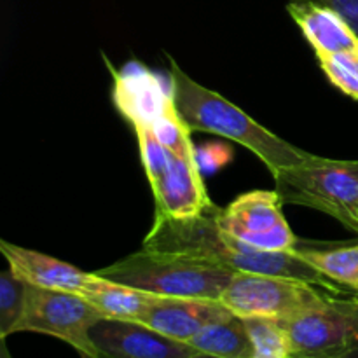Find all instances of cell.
<instances>
[{
  "mask_svg": "<svg viewBox=\"0 0 358 358\" xmlns=\"http://www.w3.org/2000/svg\"><path fill=\"white\" fill-rule=\"evenodd\" d=\"M217 210L219 208L213 206L201 215L182 219L156 213L142 248L196 259L233 273H262L297 278L336 296H353L308 264L294 250L261 252L231 236L217 222Z\"/></svg>",
  "mask_w": 358,
  "mask_h": 358,
  "instance_id": "obj_1",
  "label": "cell"
},
{
  "mask_svg": "<svg viewBox=\"0 0 358 358\" xmlns=\"http://www.w3.org/2000/svg\"><path fill=\"white\" fill-rule=\"evenodd\" d=\"M168 62L175 107L191 131L212 133L238 142L252 150L269 168L271 175L303 163L311 156L266 129L219 93L192 80L173 58L168 56Z\"/></svg>",
  "mask_w": 358,
  "mask_h": 358,
  "instance_id": "obj_2",
  "label": "cell"
},
{
  "mask_svg": "<svg viewBox=\"0 0 358 358\" xmlns=\"http://www.w3.org/2000/svg\"><path fill=\"white\" fill-rule=\"evenodd\" d=\"M96 275L157 296L220 301L234 273L196 259L140 248Z\"/></svg>",
  "mask_w": 358,
  "mask_h": 358,
  "instance_id": "obj_3",
  "label": "cell"
},
{
  "mask_svg": "<svg viewBox=\"0 0 358 358\" xmlns=\"http://www.w3.org/2000/svg\"><path fill=\"white\" fill-rule=\"evenodd\" d=\"M273 178L283 205L324 212L358 234V161L311 154L303 163L280 170Z\"/></svg>",
  "mask_w": 358,
  "mask_h": 358,
  "instance_id": "obj_4",
  "label": "cell"
},
{
  "mask_svg": "<svg viewBox=\"0 0 358 358\" xmlns=\"http://www.w3.org/2000/svg\"><path fill=\"white\" fill-rule=\"evenodd\" d=\"M136 133L147 178L156 203V213L196 217L212 210L213 201L206 194L198 161L182 157L164 145L156 133L143 122H131Z\"/></svg>",
  "mask_w": 358,
  "mask_h": 358,
  "instance_id": "obj_5",
  "label": "cell"
},
{
  "mask_svg": "<svg viewBox=\"0 0 358 358\" xmlns=\"http://www.w3.org/2000/svg\"><path fill=\"white\" fill-rule=\"evenodd\" d=\"M331 292L313 283L262 273H234L220 303L241 318L290 320L327 301Z\"/></svg>",
  "mask_w": 358,
  "mask_h": 358,
  "instance_id": "obj_6",
  "label": "cell"
},
{
  "mask_svg": "<svg viewBox=\"0 0 358 358\" xmlns=\"http://www.w3.org/2000/svg\"><path fill=\"white\" fill-rule=\"evenodd\" d=\"M101 318L103 315L80 294L28 285L24 311L14 332L52 336L69 343L83 358H98L90 331Z\"/></svg>",
  "mask_w": 358,
  "mask_h": 358,
  "instance_id": "obj_7",
  "label": "cell"
},
{
  "mask_svg": "<svg viewBox=\"0 0 358 358\" xmlns=\"http://www.w3.org/2000/svg\"><path fill=\"white\" fill-rule=\"evenodd\" d=\"M294 353L341 358L358 345V296L331 294L324 304L283 322Z\"/></svg>",
  "mask_w": 358,
  "mask_h": 358,
  "instance_id": "obj_8",
  "label": "cell"
},
{
  "mask_svg": "<svg viewBox=\"0 0 358 358\" xmlns=\"http://www.w3.org/2000/svg\"><path fill=\"white\" fill-rule=\"evenodd\" d=\"M275 191H250L238 196L226 210H217L219 226L236 240L261 252H292L297 240L282 213Z\"/></svg>",
  "mask_w": 358,
  "mask_h": 358,
  "instance_id": "obj_9",
  "label": "cell"
},
{
  "mask_svg": "<svg viewBox=\"0 0 358 358\" xmlns=\"http://www.w3.org/2000/svg\"><path fill=\"white\" fill-rule=\"evenodd\" d=\"M90 338L98 358H189L199 353L187 343L131 320L101 318L91 327Z\"/></svg>",
  "mask_w": 358,
  "mask_h": 358,
  "instance_id": "obj_10",
  "label": "cell"
},
{
  "mask_svg": "<svg viewBox=\"0 0 358 358\" xmlns=\"http://www.w3.org/2000/svg\"><path fill=\"white\" fill-rule=\"evenodd\" d=\"M0 252L9 262L10 271L28 285L84 294V290H87V287L98 280L94 273H84L70 266L69 262L49 257L30 248L7 243L3 240L0 241Z\"/></svg>",
  "mask_w": 358,
  "mask_h": 358,
  "instance_id": "obj_11",
  "label": "cell"
},
{
  "mask_svg": "<svg viewBox=\"0 0 358 358\" xmlns=\"http://www.w3.org/2000/svg\"><path fill=\"white\" fill-rule=\"evenodd\" d=\"M234 315L220 301L192 297H161L140 324L177 341L189 343L201 329Z\"/></svg>",
  "mask_w": 358,
  "mask_h": 358,
  "instance_id": "obj_12",
  "label": "cell"
},
{
  "mask_svg": "<svg viewBox=\"0 0 358 358\" xmlns=\"http://www.w3.org/2000/svg\"><path fill=\"white\" fill-rule=\"evenodd\" d=\"M287 10L301 28L317 58L358 45V35L336 10L317 0H292Z\"/></svg>",
  "mask_w": 358,
  "mask_h": 358,
  "instance_id": "obj_13",
  "label": "cell"
},
{
  "mask_svg": "<svg viewBox=\"0 0 358 358\" xmlns=\"http://www.w3.org/2000/svg\"><path fill=\"white\" fill-rule=\"evenodd\" d=\"M80 296L86 297L105 318L131 322H142L150 308L161 297H164L147 292V290L135 289V287L110 282L101 276H98L96 282L87 287V290H84V294Z\"/></svg>",
  "mask_w": 358,
  "mask_h": 358,
  "instance_id": "obj_14",
  "label": "cell"
},
{
  "mask_svg": "<svg viewBox=\"0 0 358 358\" xmlns=\"http://www.w3.org/2000/svg\"><path fill=\"white\" fill-rule=\"evenodd\" d=\"M187 345H191L196 352L219 358L254 357L250 336L243 318L238 315H231L229 318L206 325Z\"/></svg>",
  "mask_w": 358,
  "mask_h": 358,
  "instance_id": "obj_15",
  "label": "cell"
},
{
  "mask_svg": "<svg viewBox=\"0 0 358 358\" xmlns=\"http://www.w3.org/2000/svg\"><path fill=\"white\" fill-rule=\"evenodd\" d=\"M294 252L329 280L358 296V241L336 245L332 248H308L297 245Z\"/></svg>",
  "mask_w": 358,
  "mask_h": 358,
  "instance_id": "obj_16",
  "label": "cell"
},
{
  "mask_svg": "<svg viewBox=\"0 0 358 358\" xmlns=\"http://www.w3.org/2000/svg\"><path fill=\"white\" fill-rule=\"evenodd\" d=\"M243 322L254 348L252 358H292L296 355L289 331L282 320L250 317L243 318Z\"/></svg>",
  "mask_w": 358,
  "mask_h": 358,
  "instance_id": "obj_17",
  "label": "cell"
},
{
  "mask_svg": "<svg viewBox=\"0 0 358 358\" xmlns=\"http://www.w3.org/2000/svg\"><path fill=\"white\" fill-rule=\"evenodd\" d=\"M28 283L17 278L10 269L0 273V338L14 334L24 311Z\"/></svg>",
  "mask_w": 358,
  "mask_h": 358,
  "instance_id": "obj_18",
  "label": "cell"
},
{
  "mask_svg": "<svg viewBox=\"0 0 358 358\" xmlns=\"http://www.w3.org/2000/svg\"><path fill=\"white\" fill-rule=\"evenodd\" d=\"M322 70L346 96L358 100V45L318 58Z\"/></svg>",
  "mask_w": 358,
  "mask_h": 358,
  "instance_id": "obj_19",
  "label": "cell"
},
{
  "mask_svg": "<svg viewBox=\"0 0 358 358\" xmlns=\"http://www.w3.org/2000/svg\"><path fill=\"white\" fill-rule=\"evenodd\" d=\"M339 14L358 35V0H317Z\"/></svg>",
  "mask_w": 358,
  "mask_h": 358,
  "instance_id": "obj_20",
  "label": "cell"
},
{
  "mask_svg": "<svg viewBox=\"0 0 358 358\" xmlns=\"http://www.w3.org/2000/svg\"><path fill=\"white\" fill-rule=\"evenodd\" d=\"M0 358H13L9 353V348L6 345V338H0Z\"/></svg>",
  "mask_w": 358,
  "mask_h": 358,
  "instance_id": "obj_21",
  "label": "cell"
},
{
  "mask_svg": "<svg viewBox=\"0 0 358 358\" xmlns=\"http://www.w3.org/2000/svg\"><path fill=\"white\" fill-rule=\"evenodd\" d=\"M341 358H358V345L353 346L348 353H345Z\"/></svg>",
  "mask_w": 358,
  "mask_h": 358,
  "instance_id": "obj_22",
  "label": "cell"
},
{
  "mask_svg": "<svg viewBox=\"0 0 358 358\" xmlns=\"http://www.w3.org/2000/svg\"><path fill=\"white\" fill-rule=\"evenodd\" d=\"M189 358H219V357L206 355V353H196V355H192V357H189Z\"/></svg>",
  "mask_w": 358,
  "mask_h": 358,
  "instance_id": "obj_23",
  "label": "cell"
},
{
  "mask_svg": "<svg viewBox=\"0 0 358 358\" xmlns=\"http://www.w3.org/2000/svg\"><path fill=\"white\" fill-rule=\"evenodd\" d=\"M292 358H313V357H306V355H299V353H296Z\"/></svg>",
  "mask_w": 358,
  "mask_h": 358,
  "instance_id": "obj_24",
  "label": "cell"
}]
</instances>
